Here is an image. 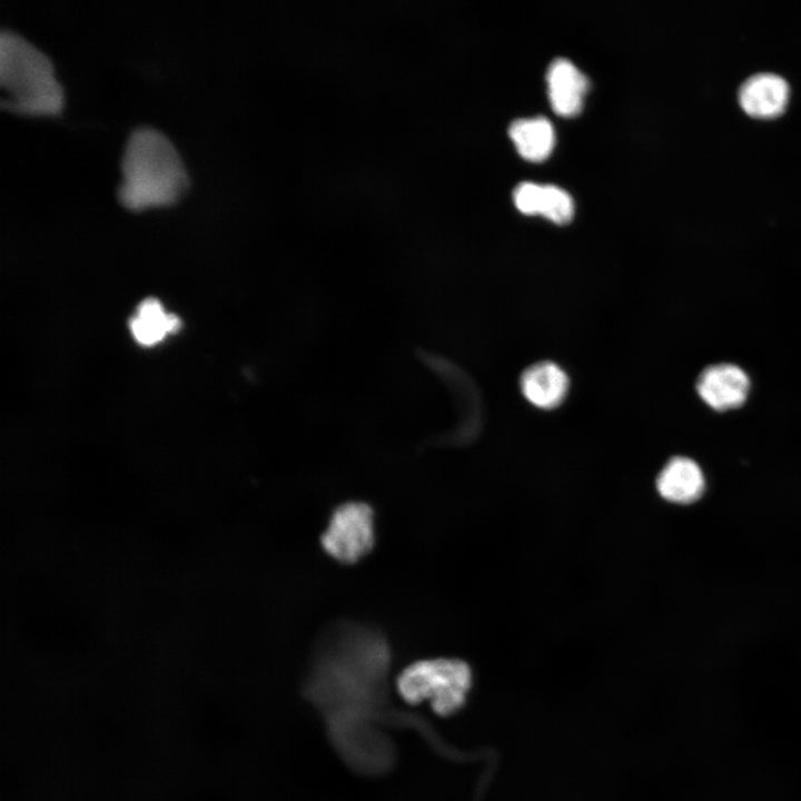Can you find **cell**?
Segmentation results:
<instances>
[{
    "label": "cell",
    "instance_id": "obj_5",
    "mask_svg": "<svg viewBox=\"0 0 801 801\" xmlns=\"http://www.w3.org/2000/svg\"><path fill=\"white\" fill-rule=\"evenodd\" d=\"M374 543V512L364 502H346L337 506L320 537L323 550L343 564L360 561L372 551Z\"/></svg>",
    "mask_w": 801,
    "mask_h": 801
},
{
    "label": "cell",
    "instance_id": "obj_8",
    "mask_svg": "<svg viewBox=\"0 0 801 801\" xmlns=\"http://www.w3.org/2000/svg\"><path fill=\"white\" fill-rule=\"evenodd\" d=\"M513 199L521 212L542 215L558 225L568 222L574 214L570 194L552 185L523 181L515 187Z\"/></svg>",
    "mask_w": 801,
    "mask_h": 801
},
{
    "label": "cell",
    "instance_id": "obj_9",
    "mask_svg": "<svg viewBox=\"0 0 801 801\" xmlns=\"http://www.w3.org/2000/svg\"><path fill=\"white\" fill-rule=\"evenodd\" d=\"M789 99L787 81L773 73H759L740 88L739 101L743 110L755 118H773L781 115Z\"/></svg>",
    "mask_w": 801,
    "mask_h": 801
},
{
    "label": "cell",
    "instance_id": "obj_13",
    "mask_svg": "<svg viewBox=\"0 0 801 801\" xmlns=\"http://www.w3.org/2000/svg\"><path fill=\"white\" fill-rule=\"evenodd\" d=\"M508 135L518 154L534 162L546 159L554 146L553 126L543 116L514 120L508 127Z\"/></svg>",
    "mask_w": 801,
    "mask_h": 801
},
{
    "label": "cell",
    "instance_id": "obj_7",
    "mask_svg": "<svg viewBox=\"0 0 801 801\" xmlns=\"http://www.w3.org/2000/svg\"><path fill=\"white\" fill-rule=\"evenodd\" d=\"M547 93L553 111L562 117H574L583 107L589 79L570 60L554 59L546 72Z\"/></svg>",
    "mask_w": 801,
    "mask_h": 801
},
{
    "label": "cell",
    "instance_id": "obj_1",
    "mask_svg": "<svg viewBox=\"0 0 801 801\" xmlns=\"http://www.w3.org/2000/svg\"><path fill=\"white\" fill-rule=\"evenodd\" d=\"M390 649L376 627L350 620L329 624L315 643L303 684L305 698L325 725L387 721L404 716L386 710Z\"/></svg>",
    "mask_w": 801,
    "mask_h": 801
},
{
    "label": "cell",
    "instance_id": "obj_3",
    "mask_svg": "<svg viewBox=\"0 0 801 801\" xmlns=\"http://www.w3.org/2000/svg\"><path fill=\"white\" fill-rule=\"evenodd\" d=\"M0 86L9 93L1 105L28 115H55L63 105L62 87L49 57L21 34L0 32Z\"/></svg>",
    "mask_w": 801,
    "mask_h": 801
},
{
    "label": "cell",
    "instance_id": "obj_6",
    "mask_svg": "<svg viewBox=\"0 0 801 801\" xmlns=\"http://www.w3.org/2000/svg\"><path fill=\"white\" fill-rule=\"evenodd\" d=\"M696 392L701 399L715 411L740 407L750 390L748 374L738 365L720 363L708 366L699 375Z\"/></svg>",
    "mask_w": 801,
    "mask_h": 801
},
{
    "label": "cell",
    "instance_id": "obj_12",
    "mask_svg": "<svg viewBox=\"0 0 801 801\" xmlns=\"http://www.w3.org/2000/svg\"><path fill=\"white\" fill-rule=\"evenodd\" d=\"M180 324L175 314L166 313L161 303L150 297L139 304L137 314L129 320V328L137 343L154 346L168 334L178 332Z\"/></svg>",
    "mask_w": 801,
    "mask_h": 801
},
{
    "label": "cell",
    "instance_id": "obj_2",
    "mask_svg": "<svg viewBox=\"0 0 801 801\" xmlns=\"http://www.w3.org/2000/svg\"><path fill=\"white\" fill-rule=\"evenodd\" d=\"M119 202L129 210L175 202L187 189L189 176L171 140L160 130L136 127L120 159Z\"/></svg>",
    "mask_w": 801,
    "mask_h": 801
},
{
    "label": "cell",
    "instance_id": "obj_4",
    "mask_svg": "<svg viewBox=\"0 0 801 801\" xmlns=\"http://www.w3.org/2000/svg\"><path fill=\"white\" fill-rule=\"evenodd\" d=\"M472 685L469 666L458 659L421 660L405 668L396 688L411 704L428 700L433 711L442 716L457 712Z\"/></svg>",
    "mask_w": 801,
    "mask_h": 801
},
{
    "label": "cell",
    "instance_id": "obj_10",
    "mask_svg": "<svg viewBox=\"0 0 801 801\" xmlns=\"http://www.w3.org/2000/svg\"><path fill=\"white\" fill-rule=\"evenodd\" d=\"M656 488L660 495L669 502L689 504L702 495L704 476L693 459L675 456L660 472Z\"/></svg>",
    "mask_w": 801,
    "mask_h": 801
},
{
    "label": "cell",
    "instance_id": "obj_11",
    "mask_svg": "<svg viewBox=\"0 0 801 801\" xmlns=\"http://www.w3.org/2000/svg\"><path fill=\"white\" fill-rule=\"evenodd\" d=\"M521 389L526 399L536 407L553 408L564 399L568 378L558 365L541 362L523 373Z\"/></svg>",
    "mask_w": 801,
    "mask_h": 801
}]
</instances>
